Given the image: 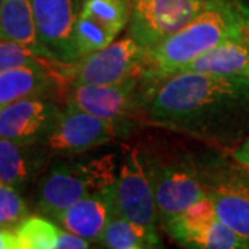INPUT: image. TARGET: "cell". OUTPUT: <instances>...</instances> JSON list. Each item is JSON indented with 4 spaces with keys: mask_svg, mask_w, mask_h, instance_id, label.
<instances>
[{
    "mask_svg": "<svg viewBox=\"0 0 249 249\" xmlns=\"http://www.w3.org/2000/svg\"><path fill=\"white\" fill-rule=\"evenodd\" d=\"M80 14L97 21L115 36L130 19V0H82Z\"/></svg>",
    "mask_w": 249,
    "mask_h": 249,
    "instance_id": "ffe728a7",
    "label": "cell"
},
{
    "mask_svg": "<svg viewBox=\"0 0 249 249\" xmlns=\"http://www.w3.org/2000/svg\"><path fill=\"white\" fill-rule=\"evenodd\" d=\"M0 249H19L14 227L0 226Z\"/></svg>",
    "mask_w": 249,
    "mask_h": 249,
    "instance_id": "484cf974",
    "label": "cell"
},
{
    "mask_svg": "<svg viewBox=\"0 0 249 249\" xmlns=\"http://www.w3.org/2000/svg\"><path fill=\"white\" fill-rule=\"evenodd\" d=\"M62 62L50 61L0 72V109L24 98L42 97L53 86L65 88L70 82L62 73Z\"/></svg>",
    "mask_w": 249,
    "mask_h": 249,
    "instance_id": "5bb4252c",
    "label": "cell"
},
{
    "mask_svg": "<svg viewBox=\"0 0 249 249\" xmlns=\"http://www.w3.org/2000/svg\"><path fill=\"white\" fill-rule=\"evenodd\" d=\"M142 115L196 140L240 144L249 134V78L178 72L145 90Z\"/></svg>",
    "mask_w": 249,
    "mask_h": 249,
    "instance_id": "6da1fadb",
    "label": "cell"
},
{
    "mask_svg": "<svg viewBox=\"0 0 249 249\" xmlns=\"http://www.w3.org/2000/svg\"><path fill=\"white\" fill-rule=\"evenodd\" d=\"M60 108L42 97L24 98L0 109V139L34 145L45 142Z\"/></svg>",
    "mask_w": 249,
    "mask_h": 249,
    "instance_id": "7c38bea8",
    "label": "cell"
},
{
    "mask_svg": "<svg viewBox=\"0 0 249 249\" xmlns=\"http://www.w3.org/2000/svg\"><path fill=\"white\" fill-rule=\"evenodd\" d=\"M248 31L235 0H209L205 9L178 32L144 54L142 79L145 90L176 75L214 46Z\"/></svg>",
    "mask_w": 249,
    "mask_h": 249,
    "instance_id": "7a4b0ae2",
    "label": "cell"
},
{
    "mask_svg": "<svg viewBox=\"0 0 249 249\" xmlns=\"http://www.w3.org/2000/svg\"><path fill=\"white\" fill-rule=\"evenodd\" d=\"M31 4L46 55L54 61L73 64L72 36L82 0H31Z\"/></svg>",
    "mask_w": 249,
    "mask_h": 249,
    "instance_id": "8fae6325",
    "label": "cell"
},
{
    "mask_svg": "<svg viewBox=\"0 0 249 249\" xmlns=\"http://www.w3.org/2000/svg\"><path fill=\"white\" fill-rule=\"evenodd\" d=\"M58 229L50 217L28 214L14 226V232L19 249H55Z\"/></svg>",
    "mask_w": 249,
    "mask_h": 249,
    "instance_id": "44dd1931",
    "label": "cell"
},
{
    "mask_svg": "<svg viewBox=\"0 0 249 249\" xmlns=\"http://www.w3.org/2000/svg\"><path fill=\"white\" fill-rule=\"evenodd\" d=\"M230 155L234 162L244 166H249V136L244 142H241L235 148H232Z\"/></svg>",
    "mask_w": 249,
    "mask_h": 249,
    "instance_id": "4316f807",
    "label": "cell"
},
{
    "mask_svg": "<svg viewBox=\"0 0 249 249\" xmlns=\"http://www.w3.org/2000/svg\"><path fill=\"white\" fill-rule=\"evenodd\" d=\"M90 247V242L82 238L78 234L65 230L60 226L58 234H57V242L55 249H86Z\"/></svg>",
    "mask_w": 249,
    "mask_h": 249,
    "instance_id": "d4e9b609",
    "label": "cell"
},
{
    "mask_svg": "<svg viewBox=\"0 0 249 249\" xmlns=\"http://www.w3.org/2000/svg\"><path fill=\"white\" fill-rule=\"evenodd\" d=\"M209 0H130L129 35L147 50L196 17Z\"/></svg>",
    "mask_w": 249,
    "mask_h": 249,
    "instance_id": "ba28073f",
    "label": "cell"
},
{
    "mask_svg": "<svg viewBox=\"0 0 249 249\" xmlns=\"http://www.w3.org/2000/svg\"><path fill=\"white\" fill-rule=\"evenodd\" d=\"M50 61H54V60L37 55L35 52H32L31 49L19 43L0 39V72L21 67V65L46 64Z\"/></svg>",
    "mask_w": 249,
    "mask_h": 249,
    "instance_id": "cb8c5ba5",
    "label": "cell"
},
{
    "mask_svg": "<svg viewBox=\"0 0 249 249\" xmlns=\"http://www.w3.org/2000/svg\"><path fill=\"white\" fill-rule=\"evenodd\" d=\"M165 229L173 219L206 196L201 169L187 155L142 154Z\"/></svg>",
    "mask_w": 249,
    "mask_h": 249,
    "instance_id": "277c9868",
    "label": "cell"
},
{
    "mask_svg": "<svg viewBox=\"0 0 249 249\" xmlns=\"http://www.w3.org/2000/svg\"><path fill=\"white\" fill-rule=\"evenodd\" d=\"M118 136H122V132L114 124L67 104L60 109L45 144L54 154L72 155L104 145Z\"/></svg>",
    "mask_w": 249,
    "mask_h": 249,
    "instance_id": "9c48e42d",
    "label": "cell"
},
{
    "mask_svg": "<svg viewBox=\"0 0 249 249\" xmlns=\"http://www.w3.org/2000/svg\"><path fill=\"white\" fill-rule=\"evenodd\" d=\"M67 104H72L93 115L100 116L126 132L130 118L142 114L145 88L142 75L132 76L115 85H85L70 82L65 86Z\"/></svg>",
    "mask_w": 249,
    "mask_h": 249,
    "instance_id": "5b68a950",
    "label": "cell"
},
{
    "mask_svg": "<svg viewBox=\"0 0 249 249\" xmlns=\"http://www.w3.org/2000/svg\"><path fill=\"white\" fill-rule=\"evenodd\" d=\"M31 145L0 139V181L22 188L32 178L39 166Z\"/></svg>",
    "mask_w": 249,
    "mask_h": 249,
    "instance_id": "d6986e66",
    "label": "cell"
},
{
    "mask_svg": "<svg viewBox=\"0 0 249 249\" xmlns=\"http://www.w3.org/2000/svg\"><path fill=\"white\" fill-rule=\"evenodd\" d=\"M201 173L206 196L212 201L217 219L249 248V191L232 178L229 170L201 169Z\"/></svg>",
    "mask_w": 249,
    "mask_h": 249,
    "instance_id": "4fadbf2b",
    "label": "cell"
},
{
    "mask_svg": "<svg viewBox=\"0 0 249 249\" xmlns=\"http://www.w3.org/2000/svg\"><path fill=\"white\" fill-rule=\"evenodd\" d=\"M0 39L19 43L49 58L37 36L31 0H4L0 10Z\"/></svg>",
    "mask_w": 249,
    "mask_h": 249,
    "instance_id": "e0dca14e",
    "label": "cell"
},
{
    "mask_svg": "<svg viewBox=\"0 0 249 249\" xmlns=\"http://www.w3.org/2000/svg\"><path fill=\"white\" fill-rule=\"evenodd\" d=\"M144 54L145 49L129 35L111 42L75 64H65L62 72L70 82L96 86L115 85L142 75Z\"/></svg>",
    "mask_w": 249,
    "mask_h": 249,
    "instance_id": "8992f818",
    "label": "cell"
},
{
    "mask_svg": "<svg viewBox=\"0 0 249 249\" xmlns=\"http://www.w3.org/2000/svg\"><path fill=\"white\" fill-rule=\"evenodd\" d=\"M118 168L115 154L80 162L55 163L39 184V212L55 220L83 196L115 186Z\"/></svg>",
    "mask_w": 249,
    "mask_h": 249,
    "instance_id": "3957f363",
    "label": "cell"
},
{
    "mask_svg": "<svg viewBox=\"0 0 249 249\" xmlns=\"http://www.w3.org/2000/svg\"><path fill=\"white\" fill-rule=\"evenodd\" d=\"M115 37L116 36L114 34H111L107 28L98 24L97 21L86 17L83 14H79L75 28H73V36H72V49H73L75 62L108 46L111 42L115 40Z\"/></svg>",
    "mask_w": 249,
    "mask_h": 249,
    "instance_id": "7402d4cb",
    "label": "cell"
},
{
    "mask_svg": "<svg viewBox=\"0 0 249 249\" xmlns=\"http://www.w3.org/2000/svg\"><path fill=\"white\" fill-rule=\"evenodd\" d=\"M28 214V205L18 188L0 181V226L14 227Z\"/></svg>",
    "mask_w": 249,
    "mask_h": 249,
    "instance_id": "603a6c76",
    "label": "cell"
},
{
    "mask_svg": "<svg viewBox=\"0 0 249 249\" xmlns=\"http://www.w3.org/2000/svg\"><path fill=\"white\" fill-rule=\"evenodd\" d=\"M116 213L114 186L83 196L65 209L55 222L89 242H98L109 220Z\"/></svg>",
    "mask_w": 249,
    "mask_h": 249,
    "instance_id": "9a60e30c",
    "label": "cell"
},
{
    "mask_svg": "<svg viewBox=\"0 0 249 249\" xmlns=\"http://www.w3.org/2000/svg\"><path fill=\"white\" fill-rule=\"evenodd\" d=\"M238 7H240L241 13H242V17L245 19V24L249 31V0H235Z\"/></svg>",
    "mask_w": 249,
    "mask_h": 249,
    "instance_id": "f1b7e54d",
    "label": "cell"
},
{
    "mask_svg": "<svg viewBox=\"0 0 249 249\" xmlns=\"http://www.w3.org/2000/svg\"><path fill=\"white\" fill-rule=\"evenodd\" d=\"M98 244L103 248L109 249H144L162 247L158 231L139 226L119 213H116L109 220Z\"/></svg>",
    "mask_w": 249,
    "mask_h": 249,
    "instance_id": "ac0fdd59",
    "label": "cell"
},
{
    "mask_svg": "<svg viewBox=\"0 0 249 249\" xmlns=\"http://www.w3.org/2000/svg\"><path fill=\"white\" fill-rule=\"evenodd\" d=\"M165 231L186 248L249 249L235 232L217 219L208 196L178 214L165 227Z\"/></svg>",
    "mask_w": 249,
    "mask_h": 249,
    "instance_id": "30bf717a",
    "label": "cell"
},
{
    "mask_svg": "<svg viewBox=\"0 0 249 249\" xmlns=\"http://www.w3.org/2000/svg\"><path fill=\"white\" fill-rule=\"evenodd\" d=\"M205 72L216 75L249 76V31L214 46L194 61L187 64L181 72Z\"/></svg>",
    "mask_w": 249,
    "mask_h": 249,
    "instance_id": "2e32d148",
    "label": "cell"
},
{
    "mask_svg": "<svg viewBox=\"0 0 249 249\" xmlns=\"http://www.w3.org/2000/svg\"><path fill=\"white\" fill-rule=\"evenodd\" d=\"M248 78H249V76H248Z\"/></svg>",
    "mask_w": 249,
    "mask_h": 249,
    "instance_id": "4dcf8cb0",
    "label": "cell"
},
{
    "mask_svg": "<svg viewBox=\"0 0 249 249\" xmlns=\"http://www.w3.org/2000/svg\"><path fill=\"white\" fill-rule=\"evenodd\" d=\"M116 212L127 220L158 231V208L144 155L137 147H126L115 181Z\"/></svg>",
    "mask_w": 249,
    "mask_h": 249,
    "instance_id": "52a82bcc",
    "label": "cell"
},
{
    "mask_svg": "<svg viewBox=\"0 0 249 249\" xmlns=\"http://www.w3.org/2000/svg\"><path fill=\"white\" fill-rule=\"evenodd\" d=\"M229 172L232 178L249 191V166H244V165H240L235 162V165H231Z\"/></svg>",
    "mask_w": 249,
    "mask_h": 249,
    "instance_id": "83f0119b",
    "label": "cell"
},
{
    "mask_svg": "<svg viewBox=\"0 0 249 249\" xmlns=\"http://www.w3.org/2000/svg\"><path fill=\"white\" fill-rule=\"evenodd\" d=\"M3 3H4V0H0V10H1V6H3Z\"/></svg>",
    "mask_w": 249,
    "mask_h": 249,
    "instance_id": "f546056e",
    "label": "cell"
}]
</instances>
